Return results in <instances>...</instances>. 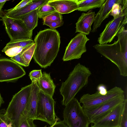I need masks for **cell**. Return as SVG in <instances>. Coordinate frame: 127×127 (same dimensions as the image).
<instances>
[{"mask_svg":"<svg viewBox=\"0 0 127 127\" xmlns=\"http://www.w3.org/2000/svg\"><path fill=\"white\" fill-rule=\"evenodd\" d=\"M97 90L99 93L100 94L104 95L106 94L108 91L106 86L103 84H100L97 87Z\"/></svg>","mask_w":127,"mask_h":127,"instance_id":"cell-35","label":"cell"},{"mask_svg":"<svg viewBox=\"0 0 127 127\" xmlns=\"http://www.w3.org/2000/svg\"><path fill=\"white\" fill-rule=\"evenodd\" d=\"M4 101H3V98L1 97L0 94V107L1 105V104L4 103Z\"/></svg>","mask_w":127,"mask_h":127,"instance_id":"cell-38","label":"cell"},{"mask_svg":"<svg viewBox=\"0 0 127 127\" xmlns=\"http://www.w3.org/2000/svg\"><path fill=\"white\" fill-rule=\"evenodd\" d=\"M37 83L41 91L53 97L56 86L51 79L50 73L43 72L42 73V77Z\"/></svg>","mask_w":127,"mask_h":127,"instance_id":"cell-19","label":"cell"},{"mask_svg":"<svg viewBox=\"0 0 127 127\" xmlns=\"http://www.w3.org/2000/svg\"><path fill=\"white\" fill-rule=\"evenodd\" d=\"M24 48L20 47H15L9 48L2 51L9 57H12L20 53Z\"/></svg>","mask_w":127,"mask_h":127,"instance_id":"cell-27","label":"cell"},{"mask_svg":"<svg viewBox=\"0 0 127 127\" xmlns=\"http://www.w3.org/2000/svg\"><path fill=\"white\" fill-rule=\"evenodd\" d=\"M91 127H96V126H95L94 125L93 126H92Z\"/></svg>","mask_w":127,"mask_h":127,"instance_id":"cell-41","label":"cell"},{"mask_svg":"<svg viewBox=\"0 0 127 127\" xmlns=\"http://www.w3.org/2000/svg\"><path fill=\"white\" fill-rule=\"evenodd\" d=\"M123 94L124 91L121 88L116 86L108 91L107 94L104 95L100 94L97 91L92 94H84L81 97L80 103L82 104L83 108L92 107L105 102Z\"/></svg>","mask_w":127,"mask_h":127,"instance_id":"cell-10","label":"cell"},{"mask_svg":"<svg viewBox=\"0 0 127 127\" xmlns=\"http://www.w3.org/2000/svg\"><path fill=\"white\" fill-rule=\"evenodd\" d=\"M9 0H0V3L4 2H6V1H8Z\"/></svg>","mask_w":127,"mask_h":127,"instance_id":"cell-40","label":"cell"},{"mask_svg":"<svg viewBox=\"0 0 127 127\" xmlns=\"http://www.w3.org/2000/svg\"><path fill=\"white\" fill-rule=\"evenodd\" d=\"M125 97L124 94L116 96L99 105L89 108H83L90 123L107 113L117 105L123 102Z\"/></svg>","mask_w":127,"mask_h":127,"instance_id":"cell-12","label":"cell"},{"mask_svg":"<svg viewBox=\"0 0 127 127\" xmlns=\"http://www.w3.org/2000/svg\"><path fill=\"white\" fill-rule=\"evenodd\" d=\"M10 59L11 60L25 67L28 66L21 57L20 53L13 57H11Z\"/></svg>","mask_w":127,"mask_h":127,"instance_id":"cell-33","label":"cell"},{"mask_svg":"<svg viewBox=\"0 0 127 127\" xmlns=\"http://www.w3.org/2000/svg\"><path fill=\"white\" fill-rule=\"evenodd\" d=\"M116 36L117 41L111 44H96V51L118 67L120 75L127 76V30L122 27Z\"/></svg>","mask_w":127,"mask_h":127,"instance_id":"cell-2","label":"cell"},{"mask_svg":"<svg viewBox=\"0 0 127 127\" xmlns=\"http://www.w3.org/2000/svg\"></svg>","mask_w":127,"mask_h":127,"instance_id":"cell-43","label":"cell"},{"mask_svg":"<svg viewBox=\"0 0 127 127\" xmlns=\"http://www.w3.org/2000/svg\"><path fill=\"white\" fill-rule=\"evenodd\" d=\"M55 102L53 97L40 90L38 94L36 120L46 122L50 126L58 120L55 111Z\"/></svg>","mask_w":127,"mask_h":127,"instance_id":"cell-7","label":"cell"},{"mask_svg":"<svg viewBox=\"0 0 127 127\" xmlns=\"http://www.w3.org/2000/svg\"><path fill=\"white\" fill-rule=\"evenodd\" d=\"M36 44L33 59L41 68L50 66L59 51L60 36L55 29H47L40 31L34 37Z\"/></svg>","mask_w":127,"mask_h":127,"instance_id":"cell-1","label":"cell"},{"mask_svg":"<svg viewBox=\"0 0 127 127\" xmlns=\"http://www.w3.org/2000/svg\"><path fill=\"white\" fill-rule=\"evenodd\" d=\"M35 46L36 44L34 42L24 48L20 53L21 57L28 66L33 57Z\"/></svg>","mask_w":127,"mask_h":127,"instance_id":"cell-23","label":"cell"},{"mask_svg":"<svg viewBox=\"0 0 127 127\" xmlns=\"http://www.w3.org/2000/svg\"><path fill=\"white\" fill-rule=\"evenodd\" d=\"M86 34L79 33L72 39L66 47L63 58L64 61L80 58L87 51L86 44L89 40Z\"/></svg>","mask_w":127,"mask_h":127,"instance_id":"cell-11","label":"cell"},{"mask_svg":"<svg viewBox=\"0 0 127 127\" xmlns=\"http://www.w3.org/2000/svg\"><path fill=\"white\" fill-rule=\"evenodd\" d=\"M31 90L27 107V119L36 120L38 94L40 89L36 81H32Z\"/></svg>","mask_w":127,"mask_h":127,"instance_id":"cell-16","label":"cell"},{"mask_svg":"<svg viewBox=\"0 0 127 127\" xmlns=\"http://www.w3.org/2000/svg\"><path fill=\"white\" fill-rule=\"evenodd\" d=\"M64 24L63 20L57 21L47 22L43 21V25L49 26L51 29H55L62 26Z\"/></svg>","mask_w":127,"mask_h":127,"instance_id":"cell-32","label":"cell"},{"mask_svg":"<svg viewBox=\"0 0 127 127\" xmlns=\"http://www.w3.org/2000/svg\"><path fill=\"white\" fill-rule=\"evenodd\" d=\"M7 127H13L12 126V124L11 122L8 124Z\"/></svg>","mask_w":127,"mask_h":127,"instance_id":"cell-39","label":"cell"},{"mask_svg":"<svg viewBox=\"0 0 127 127\" xmlns=\"http://www.w3.org/2000/svg\"><path fill=\"white\" fill-rule=\"evenodd\" d=\"M124 101L94 122V125L97 127H119Z\"/></svg>","mask_w":127,"mask_h":127,"instance_id":"cell-13","label":"cell"},{"mask_svg":"<svg viewBox=\"0 0 127 127\" xmlns=\"http://www.w3.org/2000/svg\"><path fill=\"white\" fill-rule=\"evenodd\" d=\"M106 0H77V10L86 12L96 8H100Z\"/></svg>","mask_w":127,"mask_h":127,"instance_id":"cell-21","label":"cell"},{"mask_svg":"<svg viewBox=\"0 0 127 127\" xmlns=\"http://www.w3.org/2000/svg\"><path fill=\"white\" fill-rule=\"evenodd\" d=\"M6 112L5 109L0 110V127H7L10 122L5 115Z\"/></svg>","mask_w":127,"mask_h":127,"instance_id":"cell-28","label":"cell"},{"mask_svg":"<svg viewBox=\"0 0 127 127\" xmlns=\"http://www.w3.org/2000/svg\"><path fill=\"white\" fill-rule=\"evenodd\" d=\"M6 2H4L0 3V18L1 17V9Z\"/></svg>","mask_w":127,"mask_h":127,"instance_id":"cell-37","label":"cell"},{"mask_svg":"<svg viewBox=\"0 0 127 127\" xmlns=\"http://www.w3.org/2000/svg\"><path fill=\"white\" fill-rule=\"evenodd\" d=\"M32 1V0H23L15 7L5 11L6 12H11L18 10L31 3Z\"/></svg>","mask_w":127,"mask_h":127,"instance_id":"cell-31","label":"cell"},{"mask_svg":"<svg viewBox=\"0 0 127 127\" xmlns=\"http://www.w3.org/2000/svg\"><path fill=\"white\" fill-rule=\"evenodd\" d=\"M31 90V84L22 88L13 95L9 103L5 114L13 127H20L27 119V107Z\"/></svg>","mask_w":127,"mask_h":127,"instance_id":"cell-4","label":"cell"},{"mask_svg":"<svg viewBox=\"0 0 127 127\" xmlns=\"http://www.w3.org/2000/svg\"><path fill=\"white\" fill-rule=\"evenodd\" d=\"M32 119H26L22 123L20 127H36Z\"/></svg>","mask_w":127,"mask_h":127,"instance_id":"cell-34","label":"cell"},{"mask_svg":"<svg viewBox=\"0 0 127 127\" xmlns=\"http://www.w3.org/2000/svg\"><path fill=\"white\" fill-rule=\"evenodd\" d=\"M127 23V0H123L122 12L110 21L99 35L97 41L99 44L110 43L119 30Z\"/></svg>","mask_w":127,"mask_h":127,"instance_id":"cell-6","label":"cell"},{"mask_svg":"<svg viewBox=\"0 0 127 127\" xmlns=\"http://www.w3.org/2000/svg\"><path fill=\"white\" fill-rule=\"evenodd\" d=\"M41 70H34L31 71L29 76L32 81L37 82L41 78L42 73Z\"/></svg>","mask_w":127,"mask_h":127,"instance_id":"cell-29","label":"cell"},{"mask_svg":"<svg viewBox=\"0 0 127 127\" xmlns=\"http://www.w3.org/2000/svg\"><path fill=\"white\" fill-rule=\"evenodd\" d=\"M119 127H127V99L125 98Z\"/></svg>","mask_w":127,"mask_h":127,"instance_id":"cell-25","label":"cell"},{"mask_svg":"<svg viewBox=\"0 0 127 127\" xmlns=\"http://www.w3.org/2000/svg\"><path fill=\"white\" fill-rule=\"evenodd\" d=\"M26 74L21 66L13 60L5 58L0 59V82L14 81Z\"/></svg>","mask_w":127,"mask_h":127,"instance_id":"cell-9","label":"cell"},{"mask_svg":"<svg viewBox=\"0 0 127 127\" xmlns=\"http://www.w3.org/2000/svg\"><path fill=\"white\" fill-rule=\"evenodd\" d=\"M91 74L89 69L80 63L75 66L67 79L62 83L60 89L63 97V105L66 106L88 84L89 78Z\"/></svg>","mask_w":127,"mask_h":127,"instance_id":"cell-3","label":"cell"},{"mask_svg":"<svg viewBox=\"0 0 127 127\" xmlns=\"http://www.w3.org/2000/svg\"><path fill=\"white\" fill-rule=\"evenodd\" d=\"M48 4L61 14L70 13L78 8L77 0H49Z\"/></svg>","mask_w":127,"mask_h":127,"instance_id":"cell-17","label":"cell"},{"mask_svg":"<svg viewBox=\"0 0 127 127\" xmlns=\"http://www.w3.org/2000/svg\"><path fill=\"white\" fill-rule=\"evenodd\" d=\"M123 1L122 3H116L113 6L110 15L114 17L120 13L122 11Z\"/></svg>","mask_w":127,"mask_h":127,"instance_id":"cell-30","label":"cell"},{"mask_svg":"<svg viewBox=\"0 0 127 127\" xmlns=\"http://www.w3.org/2000/svg\"><path fill=\"white\" fill-rule=\"evenodd\" d=\"M49 0H32V2L21 9L11 12L5 11L4 15L11 18L20 19L24 15L47 3Z\"/></svg>","mask_w":127,"mask_h":127,"instance_id":"cell-18","label":"cell"},{"mask_svg":"<svg viewBox=\"0 0 127 127\" xmlns=\"http://www.w3.org/2000/svg\"></svg>","mask_w":127,"mask_h":127,"instance_id":"cell-42","label":"cell"},{"mask_svg":"<svg viewBox=\"0 0 127 127\" xmlns=\"http://www.w3.org/2000/svg\"><path fill=\"white\" fill-rule=\"evenodd\" d=\"M95 15V12L93 11L92 9L86 13H82L76 24L75 33L89 34L91 30V26L94 22Z\"/></svg>","mask_w":127,"mask_h":127,"instance_id":"cell-15","label":"cell"},{"mask_svg":"<svg viewBox=\"0 0 127 127\" xmlns=\"http://www.w3.org/2000/svg\"><path fill=\"white\" fill-rule=\"evenodd\" d=\"M39 8L24 15L20 19L23 21L27 28L30 31H33L37 26L38 18V14Z\"/></svg>","mask_w":127,"mask_h":127,"instance_id":"cell-20","label":"cell"},{"mask_svg":"<svg viewBox=\"0 0 127 127\" xmlns=\"http://www.w3.org/2000/svg\"><path fill=\"white\" fill-rule=\"evenodd\" d=\"M1 18L10 40L32 39L33 31H29L22 20L11 18L4 15Z\"/></svg>","mask_w":127,"mask_h":127,"instance_id":"cell-8","label":"cell"},{"mask_svg":"<svg viewBox=\"0 0 127 127\" xmlns=\"http://www.w3.org/2000/svg\"><path fill=\"white\" fill-rule=\"evenodd\" d=\"M64 109L63 121L68 127H88L90 123L80 103L75 98Z\"/></svg>","mask_w":127,"mask_h":127,"instance_id":"cell-5","label":"cell"},{"mask_svg":"<svg viewBox=\"0 0 127 127\" xmlns=\"http://www.w3.org/2000/svg\"><path fill=\"white\" fill-rule=\"evenodd\" d=\"M122 1L123 0H106L95 15L91 32H95L97 29L100 26L103 21L109 17L114 4L116 3H122Z\"/></svg>","mask_w":127,"mask_h":127,"instance_id":"cell-14","label":"cell"},{"mask_svg":"<svg viewBox=\"0 0 127 127\" xmlns=\"http://www.w3.org/2000/svg\"><path fill=\"white\" fill-rule=\"evenodd\" d=\"M56 11L54 7L47 3L39 7L38 11V18L43 19Z\"/></svg>","mask_w":127,"mask_h":127,"instance_id":"cell-24","label":"cell"},{"mask_svg":"<svg viewBox=\"0 0 127 127\" xmlns=\"http://www.w3.org/2000/svg\"><path fill=\"white\" fill-rule=\"evenodd\" d=\"M57 121L50 127H68L63 121L59 122Z\"/></svg>","mask_w":127,"mask_h":127,"instance_id":"cell-36","label":"cell"},{"mask_svg":"<svg viewBox=\"0 0 127 127\" xmlns=\"http://www.w3.org/2000/svg\"><path fill=\"white\" fill-rule=\"evenodd\" d=\"M43 19V21L54 22L63 20V16L61 14L55 11Z\"/></svg>","mask_w":127,"mask_h":127,"instance_id":"cell-26","label":"cell"},{"mask_svg":"<svg viewBox=\"0 0 127 127\" xmlns=\"http://www.w3.org/2000/svg\"><path fill=\"white\" fill-rule=\"evenodd\" d=\"M34 43V41L32 39H17L10 40L6 44L1 51L2 52L9 48L15 47H20L24 48Z\"/></svg>","mask_w":127,"mask_h":127,"instance_id":"cell-22","label":"cell"}]
</instances>
